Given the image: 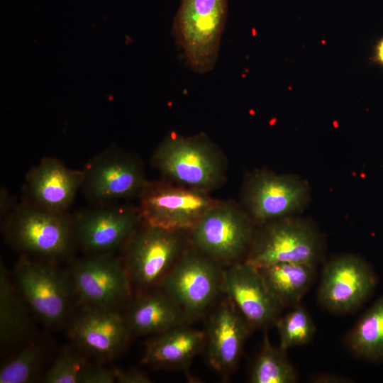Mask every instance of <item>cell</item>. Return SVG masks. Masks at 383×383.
Instances as JSON below:
<instances>
[{
	"instance_id": "obj_17",
	"label": "cell",
	"mask_w": 383,
	"mask_h": 383,
	"mask_svg": "<svg viewBox=\"0 0 383 383\" xmlns=\"http://www.w3.org/2000/svg\"><path fill=\"white\" fill-rule=\"evenodd\" d=\"M82 181V170L71 169L55 157H43L26 176L23 201L50 211L68 212Z\"/></svg>"
},
{
	"instance_id": "obj_22",
	"label": "cell",
	"mask_w": 383,
	"mask_h": 383,
	"mask_svg": "<svg viewBox=\"0 0 383 383\" xmlns=\"http://www.w3.org/2000/svg\"><path fill=\"white\" fill-rule=\"evenodd\" d=\"M316 265L282 262L258 268L270 291L282 307L292 308L301 301L315 277Z\"/></svg>"
},
{
	"instance_id": "obj_27",
	"label": "cell",
	"mask_w": 383,
	"mask_h": 383,
	"mask_svg": "<svg viewBox=\"0 0 383 383\" xmlns=\"http://www.w3.org/2000/svg\"><path fill=\"white\" fill-rule=\"evenodd\" d=\"M275 324L279 337V346L286 350L309 343L316 331L312 318L300 305L279 316Z\"/></svg>"
},
{
	"instance_id": "obj_10",
	"label": "cell",
	"mask_w": 383,
	"mask_h": 383,
	"mask_svg": "<svg viewBox=\"0 0 383 383\" xmlns=\"http://www.w3.org/2000/svg\"><path fill=\"white\" fill-rule=\"evenodd\" d=\"M219 201L209 192L163 179L148 182L137 207L142 221L147 224L188 232Z\"/></svg>"
},
{
	"instance_id": "obj_30",
	"label": "cell",
	"mask_w": 383,
	"mask_h": 383,
	"mask_svg": "<svg viewBox=\"0 0 383 383\" xmlns=\"http://www.w3.org/2000/svg\"><path fill=\"white\" fill-rule=\"evenodd\" d=\"M17 205L18 204H15L13 198L9 194L8 191L5 189H1L0 192L1 216L6 218Z\"/></svg>"
},
{
	"instance_id": "obj_2",
	"label": "cell",
	"mask_w": 383,
	"mask_h": 383,
	"mask_svg": "<svg viewBox=\"0 0 383 383\" xmlns=\"http://www.w3.org/2000/svg\"><path fill=\"white\" fill-rule=\"evenodd\" d=\"M4 233L7 243L23 255L55 263L69 257L76 247L72 214L25 201L6 218Z\"/></svg>"
},
{
	"instance_id": "obj_15",
	"label": "cell",
	"mask_w": 383,
	"mask_h": 383,
	"mask_svg": "<svg viewBox=\"0 0 383 383\" xmlns=\"http://www.w3.org/2000/svg\"><path fill=\"white\" fill-rule=\"evenodd\" d=\"M67 334L74 345L97 361L116 357L132 334L118 309L85 306L69 321Z\"/></svg>"
},
{
	"instance_id": "obj_11",
	"label": "cell",
	"mask_w": 383,
	"mask_h": 383,
	"mask_svg": "<svg viewBox=\"0 0 383 383\" xmlns=\"http://www.w3.org/2000/svg\"><path fill=\"white\" fill-rule=\"evenodd\" d=\"M76 297L85 306L118 309L131 299L132 284L122 260L89 255L68 270Z\"/></svg>"
},
{
	"instance_id": "obj_16",
	"label": "cell",
	"mask_w": 383,
	"mask_h": 383,
	"mask_svg": "<svg viewBox=\"0 0 383 383\" xmlns=\"http://www.w3.org/2000/svg\"><path fill=\"white\" fill-rule=\"evenodd\" d=\"M223 293L252 328H265L279 317L282 306L259 269L245 260L223 269Z\"/></svg>"
},
{
	"instance_id": "obj_20",
	"label": "cell",
	"mask_w": 383,
	"mask_h": 383,
	"mask_svg": "<svg viewBox=\"0 0 383 383\" xmlns=\"http://www.w3.org/2000/svg\"><path fill=\"white\" fill-rule=\"evenodd\" d=\"M131 301L124 314L132 334L155 335L188 322L182 309L160 289Z\"/></svg>"
},
{
	"instance_id": "obj_9",
	"label": "cell",
	"mask_w": 383,
	"mask_h": 383,
	"mask_svg": "<svg viewBox=\"0 0 383 383\" xmlns=\"http://www.w3.org/2000/svg\"><path fill=\"white\" fill-rule=\"evenodd\" d=\"M264 223L254 235L246 262L257 268L282 262L316 265L321 243L311 224L289 216Z\"/></svg>"
},
{
	"instance_id": "obj_14",
	"label": "cell",
	"mask_w": 383,
	"mask_h": 383,
	"mask_svg": "<svg viewBox=\"0 0 383 383\" xmlns=\"http://www.w3.org/2000/svg\"><path fill=\"white\" fill-rule=\"evenodd\" d=\"M377 283V275L365 260L355 255H340L325 265L318 299L328 311L345 313L362 305Z\"/></svg>"
},
{
	"instance_id": "obj_28",
	"label": "cell",
	"mask_w": 383,
	"mask_h": 383,
	"mask_svg": "<svg viewBox=\"0 0 383 383\" xmlns=\"http://www.w3.org/2000/svg\"><path fill=\"white\" fill-rule=\"evenodd\" d=\"M116 382V368H111L100 364H91L87 368L82 383Z\"/></svg>"
},
{
	"instance_id": "obj_13",
	"label": "cell",
	"mask_w": 383,
	"mask_h": 383,
	"mask_svg": "<svg viewBox=\"0 0 383 383\" xmlns=\"http://www.w3.org/2000/svg\"><path fill=\"white\" fill-rule=\"evenodd\" d=\"M308 199L305 182L293 176L257 170L245 179L241 199L252 221L265 223L299 211Z\"/></svg>"
},
{
	"instance_id": "obj_1",
	"label": "cell",
	"mask_w": 383,
	"mask_h": 383,
	"mask_svg": "<svg viewBox=\"0 0 383 383\" xmlns=\"http://www.w3.org/2000/svg\"><path fill=\"white\" fill-rule=\"evenodd\" d=\"M151 164L164 180L206 192L226 180L227 159L204 133L184 136L172 133L156 148Z\"/></svg>"
},
{
	"instance_id": "obj_26",
	"label": "cell",
	"mask_w": 383,
	"mask_h": 383,
	"mask_svg": "<svg viewBox=\"0 0 383 383\" xmlns=\"http://www.w3.org/2000/svg\"><path fill=\"white\" fill-rule=\"evenodd\" d=\"M91 364L89 356L77 347L65 346L56 355L43 380L47 383H82Z\"/></svg>"
},
{
	"instance_id": "obj_25",
	"label": "cell",
	"mask_w": 383,
	"mask_h": 383,
	"mask_svg": "<svg viewBox=\"0 0 383 383\" xmlns=\"http://www.w3.org/2000/svg\"><path fill=\"white\" fill-rule=\"evenodd\" d=\"M47 344L32 340L23 345L1 368L0 383H27L39 374L47 357Z\"/></svg>"
},
{
	"instance_id": "obj_4",
	"label": "cell",
	"mask_w": 383,
	"mask_h": 383,
	"mask_svg": "<svg viewBox=\"0 0 383 383\" xmlns=\"http://www.w3.org/2000/svg\"><path fill=\"white\" fill-rule=\"evenodd\" d=\"M13 282L28 308L45 326L57 328L70 315L76 297L68 270L57 263L22 255Z\"/></svg>"
},
{
	"instance_id": "obj_5",
	"label": "cell",
	"mask_w": 383,
	"mask_h": 383,
	"mask_svg": "<svg viewBox=\"0 0 383 383\" xmlns=\"http://www.w3.org/2000/svg\"><path fill=\"white\" fill-rule=\"evenodd\" d=\"M223 273L221 264L192 247L184 249L157 287L191 321L223 293Z\"/></svg>"
},
{
	"instance_id": "obj_18",
	"label": "cell",
	"mask_w": 383,
	"mask_h": 383,
	"mask_svg": "<svg viewBox=\"0 0 383 383\" xmlns=\"http://www.w3.org/2000/svg\"><path fill=\"white\" fill-rule=\"evenodd\" d=\"M250 328L228 298L215 307L204 331L206 357L214 370L226 377L235 369Z\"/></svg>"
},
{
	"instance_id": "obj_31",
	"label": "cell",
	"mask_w": 383,
	"mask_h": 383,
	"mask_svg": "<svg viewBox=\"0 0 383 383\" xmlns=\"http://www.w3.org/2000/svg\"><path fill=\"white\" fill-rule=\"evenodd\" d=\"M371 62L383 68V35L374 43L370 56Z\"/></svg>"
},
{
	"instance_id": "obj_8",
	"label": "cell",
	"mask_w": 383,
	"mask_h": 383,
	"mask_svg": "<svg viewBox=\"0 0 383 383\" xmlns=\"http://www.w3.org/2000/svg\"><path fill=\"white\" fill-rule=\"evenodd\" d=\"M82 172L81 190L94 206L138 198L149 182L140 158L116 148L95 155Z\"/></svg>"
},
{
	"instance_id": "obj_12",
	"label": "cell",
	"mask_w": 383,
	"mask_h": 383,
	"mask_svg": "<svg viewBox=\"0 0 383 383\" xmlns=\"http://www.w3.org/2000/svg\"><path fill=\"white\" fill-rule=\"evenodd\" d=\"M72 215L76 246L88 255L123 248L142 223L137 206L129 204L96 205Z\"/></svg>"
},
{
	"instance_id": "obj_3",
	"label": "cell",
	"mask_w": 383,
	"mask_h": 383,
	"mask_svg": "<svg viewBox=\"0 0 383 383\" xmlns=\"http://www.w3.org/2000/svg\"><path fill=\"white\" fill-rule=\"evenodd\" d=\"M228 9V0H181L173 34L194 72L204 74L213 69Z\"/></svg>"
},
{
	"instance_id": "obj_19",
	"label": "cell",
	"mask_w": 383,
	"mask_h": 383,
	"mask_svg": "<svg viewBox=\"0 0 383 383\" xmlns=\"http://www.w3.org/2000/svg\"><path fill=\"white\" fill-rule=\"evenodd\" d=\"M204 345V331L181 324L153 335L145 344L142 362L157 368L184 367Z\"/></svg>"
},
{
	"instance_id": "obj_7",
	"label": "cell",
	"mask_w": 383,
	"mask_h": 383,
	"mask_svg": "<svg viewBox=\"0 0 383 383\" xmlns=\"http://www.w3.org/2000/svg\"><path fill=\"white\" fill-rule=\"evenodd\" d=\"M184 232L142 221L123 248L133 287L145 291L158 286L184 250Z\"/></svg>"
},
{
	"instance_id": "obj_6",
	"label": "cell",
	"mask_w": 383,
	"mask_h": 383,
	"mask_svg": "<svg viewBox=\"0 0 383 383\" xmlns=\"http://www.w3.org/2000/svg\"><path fill=\"white\" fill-rule=\"evenodd\" d=\"M188 232L192 247L221 265L238 262L255 235L247 213L236 204L221 200Z\"/></svg>"
},
{
	"instance_id": "obj_23",
	"label": "cell",
	"mask_w": 383,
	"mask_h": 383,
	"mask_svg": "<svg viewBox=\"0 0 383 383\" xmlns=\"http://www.w3.org/2000/svg\"><path fill=\"white\" fill-rule=\"evenodd\" d=\"M346 343L356 357L370 362H383V296L361 316Z\"/></svg>"
},
{
	"instance_id": "obj_21",
	"label": "cell",
	"mask_w": 383,
	"mask_h": 383,
	"mask_svg": "<svg viewBox=\"0 0 383 383\" xmlns=\"http://www.w3.org/2000/svg\"><path fill=\"white\" fill-rule=\"evenodd\" d=\"M28 305L11 280L2 261L0 265V342L1 348L23 345L33 340L34 326Z\"/></svg>"
},
{
	"instance_id": "obj_24",
	"label": "cell",
	"mask_w": 383,
	"mask_h": 383,
	"mask_svg": "<svg viewBox=\"0 0 383 383\" xmlns=\"http://www.w3.org/2000/svg\"><path fill=\"white\" fill-rule=\"evenodd\" d=\"M249 379L252 383H294L298 380V373L289 361L287 350L273 345L265 333Z\"/></svg>"
},
{
	"instance_id": "obj_29",
	"label": "cell",
	"mask_w": 383,
	"mask_h": 383,
	"mask_svg": "<svg viewBox=\"0 0 383 383\" xmlns=\"http://www.w3.org/2000/svg\"><path fill=\"white\" fill-rule=\"evenodd\" d=\"M150 378L143 371L135 369H116V382L149 383Z\"/></svg>"
}]
</instances>
